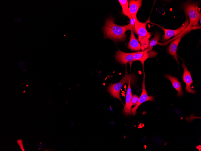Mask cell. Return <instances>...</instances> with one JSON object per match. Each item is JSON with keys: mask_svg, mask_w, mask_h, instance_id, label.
<instances>
[{"mask_svg": "<svg viewBox=\"0 0 201 151\" xmlns=\"http://www.w3.org/2000/svg\"><path fill=\"white\" fill-rule=\"evenodd\" d=\"M17 142L18 145H19L22 151H24V148H23L22 140H17Z\"/></svg>", "mask_w": 201, "mask_h": 151, "instance_id": "19", "label": "cell"}, {"mask_svg": "<svg viewBox=\"0 0 201 151\" xmlns=\"http://www.w3.org/2000/svg\"><path fill=\"white\" fill-rule=\"evenodd\" d=\"M135 53V52L125 53L118 50L115 58L117 61L121 64H125L133 61Z\"/></svg>", "mask_w": 201, "mask_h": 151, "instance_id": "7", "label": "cell"}, {"mask_svg": "<svg viewBox=\"0 0 201 151\" xmlns=\"http://www.w3.org/2000/svg\"><path fill=\"white\" fill-rule=\"evenodd\" d=\"M149 38L147 37H138V40L141 45V47L143 49H147L148 47L150 42Z\"/></svg>", "mask_w": 201, "mask_h": 151, "instance_id": "17", "label": "cell"}, {"mask_svg": "<svg viewBox=\"0 0 201 151\" xmlns=\"http://www.w3.org/2000/svg\"><path fill=\"white\" fill-rule=\"evenodd\" d=\"M184 34H185V33H182L178 37L171 43L168 49V52L169 54L173 56L178 63H179V62L176 53L177 50L178 44Z\"/></svg>", "mask_w": 201, "mask_h": 151, "instance_id": "11", "label": "cell"}, {"mask_svg": "<svg viewBox=\"0 0 201 151\" xmlns=\"http://www.w3.org/2000/svg\"><path fill=\"white\" fill-rule=\"evenodd\" d=\"M134 79L133 76L128 74L126 69L125 74L120 81L116 83L111 84L108 87L107 91L112 97L119 99L122 102L120 92L122 86L124 84L128 83L130 81L132 83H134Z\"/></svg>", "mask_w": 201, "mask_h": 151, "instance_id": "3", "label": "cell"}, {"mask_svg": "<svg viewBox=\"0 0 201 151\" xmlns=\"http://www.w3.org/2000/svg\"><path fill=\"white\" fill-rule=\"evenodd\" d=\"M139 99V97L136 95H132V105H135L137 103Z\"/></svg>", "mask_w": 201, "mask_h": 151, "instance_id": "18", "label": "cell"}, {"mask_svg": "<svg viewBox=\"0 0 201 151\" xmlns=\"http://www.w3.org/2000/svg\"><path fill=\"white\" fill-rule=\"evenodd\" d=\"M130 30L129 24L119 26L114 23L113 19L110 17L105 21L103 27L104 38H109L115 41H122L125 37V33Z\"/></svg>", "mask_w": 201, "mask_h": 151, "instance_id": "1", "label": "cell"}, {"mask_svg": "<svg viewBox=\"0 0 201 151\" xmlns=\"http://www.w3.org/2000/svg\"><path fill=\"white\" fill-rule=\"evenodd\" d=\"M160 35L159 33L155 34L154 37L150 42L149 45L146 49L147 52H151L153 47L158 44V41L160 39Z\"/></svg>", "mask_w": 201, "mask_h": 151, "instance_id": "16", "label": "cell"}, {"mask_svg": "<svg viewBox=\"0 0 201 151\" xmlns=\"http://www.w3.org/2000/svg\"><path fill=\"white\" fill-rule=\"evenodd\" d=\"M16 21L19 23H20L22 22V20L20 18L16 19Z\"/></svg>", "mask_w": 201, "mask_h": 151, "instance_id": "20", "label": "cell"}, {"mask_svg": "<svg viewBox=\"0 0 201 151\" xmlns=\"http://www.w3.org/2000/svg\"><path fill=\"white\" fill-rule=\"evenodd\" d=\"M131 34L128 47L132 51H138L141 49V46L134 34L133 30H131Z\"/></svg>", "mask_w": 201, "mask_h": 151, "instance_id": "14", "label": "cell"}, {"mask_svg": "<svg viewBox=\"0 0 201 151\" xmlns=\"http://www.w3.org/2000/svg\"><path fill=\"white\" fill-rule=\"evenodd\" d=\"M142 1L141 0L129 1L130 13L132 18L135 20L137 19V13L141 5Z\"/></svg>", "mask_w": 201, "mask_h": 151, "instance_id": "12", "label": "cell"}, {"mask_svg": "<svg viewBox=\"0 0 201 151\" xmlns=\"http://www.w3.org/2000/svg\"><path fill=\"white\" fill-rule=\"evenodd\" d=\"M184 9L189 21V24L185 29L186 31L191 28L199 24V21L201 18V12L196 5L190 3L186 4Z\"/></svg>", "mask_w": 201, "mask_h": 151, "instance_id": "2", "label": "cell"}, {"mask_svg": "<svg viewBox=\"0 0 201 151\" xmlns=\"http://www.w3.org/2000/svg\"><path fill=\"white\" fill-rule=\"evenodd\" d=\"M118 1L122 7L123 13L128 16L130 19H131L132 17L130 13L128 1L127 0H119Z\"/></svg>", "mask_w": 201, "mask_h": 151, "instance_id": "15", "label": "cell"}, {"mask_svg": "<svg viewBox=\"0 0 201 151\" xmlns=\"http://www.w3.org/2000/svg\"><path fill=\"white\" fill-rule=\"evenodd\" d=\"M131 82L128 83V86L126 96L125 105L123 109V114L126 116H129L131 114V109L132 106V94L130 86Z\"/></svg>", "mask_w": 201, "mask_h": 151, "instance_id": "9", "label": "cell"}, {"mask_svg": "<svg viewBox=\"0 0 201 151\" xmlns=\"http://www.w3.org/2000/svg\"><path fill=\"white\" fill-rule=\"evenodd\" d=\"M145 74L143 69V78L142 84V91L141 94L139 98L138 102L137 104L131 109V112L133 116L137 114V110L139 106L142 103L147 101H152L154 100V98L151 95L149 96L146 90L145 87Z\"/></svg>", "mask_w": 201, "mask_h": 151, "instance_id": "4", "label": "cell"}, {"mask_svg": "<svg viewBox=\"0 0 201 151\" xmlns=\"http://www.w3.org/2000/svg\"><path fill=\"white\" fill-rule=\"evenodd\" d=\"M147 22H141L137 19L135 20V28L134 31L138 36V37H147L150 38L151 36L150 33L148 32L146 28Z\"/></svg>", "mask_w": 201, "mask_h": 151, "instance_id": "6", "label": "cell"}, {"mask_svg": "<svg viewBox=\"0 0 201 151\" xmlns=\"http://www.w3.org/2000/svg\"><path fill=\"white\" fill-rule=\"evenodd\" d=\"M182 67L184 69L183 80L186 84V90L189 93L195 94V91L192 90L190 86L193 83V80L190 72L187 69L184 62H183Z\"/></svg>", "mask_w": 201, "mask_h": 151, "instance_id": "8", "label": "cell"}, {"mask_svg": "<svg viewBox=\"0 0 201 151\" xmlns=\"http://www.w3.org/2000/svg\"><path fill=\"white\" fill-rule=\"evenodd\" d=\"M165 77L170 80L174 88L177 91V95L182 96L183 94V91L181 84L178 79L169 75H166Z\"/></svg>", "mask_w": 201, "mask_h": 151, "instance_id": "13", "label": "cell"}, {"mask_svg": "<svg viewBox=\"0 0 201 151\" xmlns=\"http://www.w3.org/2000/svg\"><path fill=\"white\" fill-rule=\"evenodd\" d=\"M156 52L154 51L148 52L147 49L141 52H135L133 61H139L142 63L143 66L144 61L148 58L155 56Z\"/></svg>", "mask_w": 201, "mask_h": 151, "instance_id": "10", "label": "cell"}, {"mask_svg": "<svg viewBox=\"0 0 201 151\" xmlns=\"http://www.w3.org/2000/svg\"><path fill=\"white\" fill-rule=\"evenodd\" d=\"M189 23V20L187 16L185 22L180 27L177 29L175 30L167 29L161 27V28L164 32V34L163 36V41H165L168 40L170 38L181 33L184 31L186 28Z\"/></svg>", "mask_w": 201, "mask_h": 151, "instance_id": "5", "label": "cell"}]
</instances>
